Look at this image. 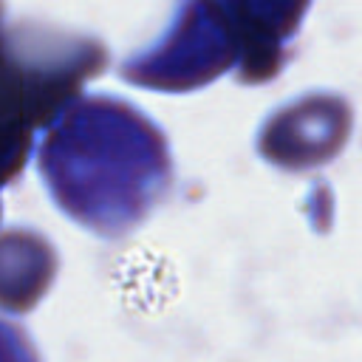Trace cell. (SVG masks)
Returning <instances> with one entry per match:
<instances>
[{"instance_id": "obj_1", "label": "cell", "mask_w": 362, "mask_h": 362, "mask_svg": "<svg viewBox=\"0 0 362 362\" xmlns=\"http://www.w3.org/2000/svg\"><path fill=\"white\" fill-rule=\"evenodd\" d=\"M40 173L54 201L99 235H122L170 189L161 130L122 99L76 96L45 127Z\"/></svg>"}, {"instance_id": "obj_2", "label": "cell", "mask_w": 362, "mask_h": 362, "mask_svg": "<svg viewBox=\"0 0 362 362\" xmlns=\"http://www.w3.org/2000/svg\"><path fill=\"white\" fill-rule=\"evenodd\" d=\"M6 51L8 88L3 105V158L6 178L11 181L28 156L31 133L48 127L57 113L76 99L79 85L102 71L105 48L88 37L14 25L8 28Z\"/></svg>"}, {"instance_id": "obj_3", "label": "cell", "mask_w": 362, "mask_h": 362, "mask_svg": "<svg viewBox=\"0 0 362 362\" xmlns=\"http://www.w3.org/2000/svg\"><path fill=\"white\" fill-rule=\"evenodd\" d=\"M240 65V40L221 0H181L167 34L122 65V76L153 90H195Z\"/></svg>"}, {"instance_id": "obj_4", "label": "cell", "mask_w": 362, "mask_h": 362, "mask_svg": "<svg viewBox=\"0 0 362 362\" xmlns=\"http://www.w3.org/2000/svg\"><path fill=\"white\" fill-rule=\"evenodd\" d=\"M351 130V107L337 96H305L277 110L260 130V153L286 167L305 170L331 161Z\"/></svg>"}, {"instance_id": "obj_5", "label": "cell", "mask_w": 362, "mask_h": 362, "mask_svg": "<svg viewBox=\"0 0 362 362\" xmlns=\"http://www.w3.org/2000/svg\"><path fill=\"white\" fill-rule=\"evenodd\" d=\"M240 40V82L272 79L283 65V45L297 34L311 0H221Z\"/></svg>"}]
</instances>
